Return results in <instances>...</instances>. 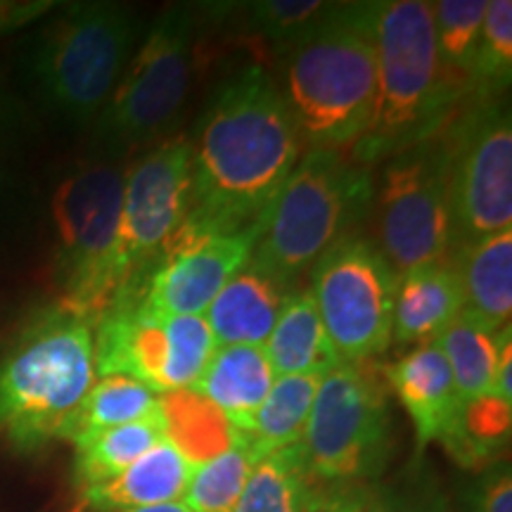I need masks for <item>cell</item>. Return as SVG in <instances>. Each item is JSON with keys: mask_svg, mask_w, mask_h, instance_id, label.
<instances>
[{"mask_svg": "<svg viewBox=\"0 0 512 512\" xmlns=\"http://www.w3.org/2000/svg\"><path fill=\"white\" fill-rule=\"evenodd\" d=\"M190 147L192 204L164 249L259 223L304 155L278 81L261 64L216 83Z\"/></svg>", "mask_w": 512, "mask_h": 512, "instance_id": "6da1fadb", "label": "cell"}, {"mask_svg": "<svg viewBox=\"0 0 512 512\" xmlns=\"http://www.w3.org/2000/svg\"><path fill=\"white\" fill-rule=\"evenodd\" d=\"M377 3H332L309 36L283 57L278 83L302 145L351 150L373 119Z\"/></svg>", "mask_w": 512, "mask_h": 512, "instance_id": "7a4b0ae2", "label": "cell"}, {"mask_svg": "<svg viewBox=\"0 0 512 512\" xmlns=\"http://www.w3.org/2000/svg\"><path fill=\"white\" fill-rule=\"evenodd\" d=\"M375 53L373 119L349 150L366 166L437 136L456 117L467 95V88L453 81L439 64L432 3H377Z\"/></svg>", "mask_w": 512, "mask_h": 512, "instance_id": "3957f363", "label": "cell"}, {"mask_svg": "<svg viewBox=\"0 0 512 512\" xmlns=\"http://www.w3.org/2000/svg\"><path fill=\"white\" fill-rule=\"evenodd\" d=\"M93 335V320L57 304L0 358V430L19 451L64 439L95 382Z\"/></svg>", "mask_w": 512, "mask_h": 512, "instance_id": "277c9868", "label": "cell"}, {"mask_svg": "<svg viewBox=\"0 0 512 512\" xmlns=\"http://www.w3.org/2000/svg\"><path fill=\"white\" fill-rule=\"evenodd\" d=\"M373 195L370 166L349 150L309 147L264 214L252 259L294 287L328 249L356 235Z\"/></svg>", "mask_w": 512, "mask_h": 512, "instance_id": "5b68a950", "label": "cell"}, {"mask_svg": "<svg viewBox=\"0 0 512 512\" xmlns=\"http://www.w3.org/2000/svg\"><path fill=\"white\" fill-rule=\"evenodd\" d=\"M138 36L140 22L126 5H69L31 38V88L67 124H93L131 62Z\"/></svg>", "mask_w": 512, "mask_h": 512, "instance_id": "8992f818", "label": "cell"}, {"mask_svg": "<svg viewBox=\"0 0 512 512\" xmlns=\"http://www.w3.org/2000/svg\"><path fill=\"white\" fill-rule=\"evenodd\" d=\"M197 34L200 10L190 5H171L152 22L95 119L107 157L150 150L169 131L188 98Z\"/></svg>", "mask_w": 512, "mask_h": 512, "instance_id": "52a82bcc", "label": "cell"}, {"mask_svg": "<svg viewBox=\"0 0 512 512\" xmlns=\"http://www.w3.org/2000/svg\"><path fill=\"white\" fill-rule=\"evenodd\" d=\"M126 169L102 157L74 166L53 195L62 309L98 323L117 294L112 273Z\"/></svg>", "mask_w": 512, "mask_h": 512, "instance_id": "ba28073f", "label": "cell"}, {"mask_svg": "<svg viewBox=\"0 0 512 512\" xmlns=\"http://www.w3.org/2000/svg\"><path fill=\"white\" fill-rule=\"evenodd\" d=\"M302 453L316 484H366L382 475L392 456V415L377 366L342 363L320 377Z\"/></svg>", "mask_w": 512, "mask_h": 512, "instance_id": "9c48e42d", "label": "cell"}, {"mask_svg": "<svg viewBox=\"0 0 512 512\" xmlns=\"http://www.w3.org/2000/svg\"><path fill=\"white\" fill-rule=\"evenodd\" d=\"M375 245L406 275L451 249V150L446 126L437 136L382 159L375 181Z\"/></svg>", "mask_w": 512, "mask_h": 512, "instance_id": "30bf717a", "label": "cell"}, {"mask_svg": "<svg viewBox=\"0 0 512 512\" xmlns=\"http://www.w3.org/2000/svg\"><path fill=\"white\" fill-rule=\"evenodd\" d=\"M451 150V249L512 230V126L508 105L475 100L446 124Z\"/></svg>", "mask_w": 512, "mask_h": 512, "instance_id": "8fae6325", "label": "cell"}, {"mask_svg": "<svg viewBox=\"0 0 512 512\" xmlns=\"http://www.w3.org/2000/svg\"><path fill=\"white\" fill-rule=\"evenodd\" d=\"M399 275L373 238L349 235L313 266L311 294L344 363H370L392 344Z\"/></svg>", "mask_w": 512, "mask_h": 512, "instance_id": "7c38bea8", "label": "cell"}, {"mask_svg": "<svg viewBox=\"0 0 512 512\" xmlns=\"http://www.w3.org/2000/svg\"><path fill=\"white\" fill-rule=\"evenodd\" d=\"M95 380L128 377L155 394L188 392L216 351L204 316L147 320L110 304L95 323Z\"/></svg>", "mask_w": 512, "mask_h": 512, "instance_id": "4fadbf2b", "label": "cell"}, {"mask_svg": "<svg viewBox=\"0 0 512 512\" xmlns=\"http://www.w3.org/2000/svg\"><path fill=\"white\" fill-rule=\"evenodd\" d=\"M192 204V147L188 136L166 138L126 166L112 273L121 285L157 259Z\"/></svg>", "mask_w": 512, "mask_h": 512, "instance_id": "5bb4252c", "label": "cell"}, {"mask_svg": "<svg viewBox=\"0 0 512 512\" xmlns=\"http://www.w3.org/2000/svg\"><path fill=\"white\" fill-rule=\"evenodd\" d=\"M261 223L264 219L238 233L159 252L155 261L121 285L110 304L147 320L204 316L216 294L252 259Z\"/></svg>", "mask_w": 512, "mask_h": 512, "instance_id": "9a60e30c", "label": "cell"}, {"mask_svg": "<svg viewBox=\"0 0 512 512\" xmlns=\"http://www.w3.org/2000/svg\"><path fill=\"white\" fill-rule=\"evenodd\" d=\"M292 290L283 278L249 259L204 311L216 347H264Z\"/></svg>", "mask_w": 512, "mask_h": 512, "instance_id": "2e32d148", "label": "cell"}, {"mask_svg": "<svg viewBox=\"0 0 512 512\" xmlns=\"http://www.w3.org/2000/svg\"><path fill=\"white\" fill-rule=\"evenodd\" d=\"M384 380L411 415L418 451L432 441H444L451 434L460 401L453 387L451 368L437 342L418 344L384 368Z\"/></svg>", "mask_w": 512, "mask_h": 512, "instance_id": "e0dca14e", "label": "cell"}, {"mask_svg": "<svg viewBox=\"0 0 512 512\" xmlns=\"http://www.w3.org/2000/svg\"><path fill=\"white\" fill-rule=\"evenodd\" d=\"M273 382L275 373L264 347L233 344V347H216L200 380L188 392L219 408L228 425L247 437L252 432L254 415L266 401Z\"/></svg>", "mask_w": 512, "mask_h": 512, "instance_id": "ac0fdd59", "label": "cell"}, {"mask_svg": "<svg viewBox=\"0 0 512 512\" xmlns=\"http://www.w3.org/2000/svg\"><path fill=\"white\" fill-rule=\"evenodd\" d=\"M463 306V283L448 256L401 275L396 287L392 342H434L463 313Z\"/></svg>", "mask_w": 512, "mask_h": 512, "instance_id": "d6986e66", "label": "cell"}, {"mask_svg": "<svg viewBox=\"0 0 512 512\" xmlns=\"http://www.w3.org/2000/svg\"><path fill=\"white\" fill-rule=\"evenodd\" d=\"M192 470L195 465L166 437L119 477L83 491V501L100 512L176 503L185 496Z\"/></svg>", "mask_w": 512, "mask_h": 512, "instance_id": "ffe728a7", "label": "cell"}, {"mask_svg": "<svg viewBox=\"0 0 512 512\" xmlns=\"http://www.w3.org/2000/svg\"><path fill=\"white\" fill-rule=\"evenodd\" d=\"M264 351L275 377H323L344 363L335 344L330 342L311 290H297V287L285 299Z\"/></svg>", "mask_w": 512, "mask_h": 512, "instance_id": "44dd1931", "label": "cell"}, {"mask_svg": "<svg viewBox=\"0 0 512 512\" xmlns=\"http://www.w3.org/2000/svg\"><path fill=\"white\" fill-rule=\"evenodd\" d=\"M453 259L463 283V313L489 330L510 325L512 316V230L472 242Z\"/></svg>", "mask_w": 512, "mask_h": 512, "instance_id": "7402d4cb", "label": "cell"}, {"mask_svg": "<svg viewBox=\"0 0 512 512\" xmlns=\"http://www.w3.org/2000/svg\"><path fill=\"white\" fill-rule=\"evenodd\" d=\"M162 439H166L162 401H159V411L147 415L143 420L74 439L76 484H79L81 491H86L110 482Z\"/></svg>", "mask_w": 512, "mask_h": 512, "instance_id": "603a6c76", "label": "cell"}, {"mask_svg": "<svg viewBox=\"0 0 512 512\" xmlns=\"http://www.w3.org/2000/svg\"><path fill=\"white\" fill-rule=\"evenodd\" d=\"M510 325L501 330H489L467 318L465 313L453 320L441 335L434 339L441 354L446 356L453 375L458 401L467 403L491 394L496 380L498 356L505 339H510Z\"/></svg>", "mask_w": 512, "mask_h": 512, "instance_id": "cb8c5ba5", "label": "cell"}, {"mask_svg": "<svg viewBox=\"0 0 512 512\" xmlns=\"http://www.w3.org/2000/svg\"><path fill=\"white\" fill-rule=\"evenodd\" d=\"M313 491L302 444L278 448L254 460L235 512H311Z\"/></svg>", "mask_w": 512, "mask_h": 512, "instance_id": "d4e9b609", "label": "cell"}, {"mask_svg": "<svg viewBox=\"0 0 512 512\" xmlns=\"http://www.w3.org/2000/svg\"><path fill=\"white\" fill-rule=\"evenodd\" d=\"M318 384V375L275 377L271 392L254 415L252 432L247 434L256 458L278 448L302 444Z\"/></svg>", "mask_w": 512, "mask_h": 512, "instance_id": "484cf974", "label": "cell"}, {"mask_svg": "<svg viewBox=\"0 0 512 512\" xmlns=\"http://www.w3.org/2000/svg\"><path fill=\"white\" fill-rule=\"evenodd\" d=\"M162 411L166 420V437L174 441L178 451L200 465L204 460L219 456L233 444L235 432L216 406L192 392H176L162 396Z\"/></svg>", "mask_w": 512, "mask_h": 512, "instance_id": "4316f807", "label": "cell"}, {"mask_svg": "<svg viewBox=\"0 0 512 512\" xmlns=\"http://www.w3.org/2000/svg\"><path fill=\"white\" fill-rule=\"evenodd\" d=\"M512 403L486 394L482 399L460 403L456 422L441 441L460 465H494L510 439Z\"/></svg>", "mask_w": 512, "mask_h": 512, "instance_id": "83f0119b", "label": "cell"}, {"mask_svg": "<svg viewBox=\"0 0 512 512\" xmlns=\"http://www.w3.org/2000/svg\"><path fill=\"white\" fill-rule=\"evenodd\" d=\"M155 411H159V396L145 384L128 380V377H100L88 389L79 411L74 413L64 439L74 441L86 434L128 425Z\"/></svg>", "mask_w": 512, "mask_h": 512, "instance_id": "f1b7e54d", "label": "cell"}, {"mask_svg": "<svg viewBox=\"0 0 512 512\" xmlns=\"http://www.w3.org/2000/svg\"><path fill=\"white\" fill-rule=\"evenodd\" d=\"M254 460L252 444L238 432L226 451L195 465L183 505L190 512H235Z\"/></svg>", "mask_w": 512, "mask_h": 512, "instance_id": "f546056e", "label": "cell"}, {"mask_svg": "<svg viewBox=\"0 0 512 512\" xmlns=\"http://www.w3.org/2000/svg\"><path fill=\"white\" fill-rule=\"evenodd\" d=\"M486 15V0H441L432 3L434 46L444 72L470 91L479 36Z\"/></svg>", "mask_w": 512, "mask_h": 512, "instance_id": "4dcf8cb0", "label": "cell"}, {"mask_svg": "<svg viewBox=\"0 0 512 512\" xmlns=\"http://www.w3.org/2000/svg\"><path fill=\"white\" fill-rule=\"evenodd\" d=\"M238 8L242 12V29L283 60L292 48H297L323 22L332 3H318V0H256V3L238 5Z\"/></svg>", "mask_w": 512, "mask_h": 512, "instance_id": "1f68e13d", "label": "cell"}, {"mask_svg": "<svg viewBox=\"0 0 512 512\" xmlns=\"http://www.w3.org/2000/svg\"><path fill=\"white\" fill-rule=\"evenodd\" d=\"M512 76V3L491 0L486 3L482 36L472 64L470 91L475 100H498L508 91Z\"/></svg>", "mask_w": 512, "mask_h": 512, "instance_id": "d6a6232c", "label": "cell"}, {"mask_svg": "<svg viewBox=\"0 0 512 512\" xmlns=\"http://www.w3.org/2000/svg\"><path fill=\"white\" fill-rule=\"evenodd\" d=\"M392 491L373 482L316 484L311 512H392Z\"/></svg>", "mask_w": 512, "mask_h": 512, "instance_id": "836d02e7", "label": "cell"}, {"mask_svg": "<svg viewBox=\"0 0 512 512\" xmlns=\"http://www.w3.org/2000/svg\"><path fill=\"white\" fill-rule=\"evenodd\" d=\"M472 512H512V475L508 463L486 467L472 494Z\"/></svg>", "mask_w": 512, "mask_h": 512, "instance_id": "e575fe53", "label": "cell"}, {"mask_svg": "<svg viewBox=\"0 0 512 512\" xmlns=\"http://www.w3.org/2000/svg\"><path fill=\"white\" fill-rule=\"evenodd\" d=\"M389 496H392V512H451L446 496L430 484H418Z\"/></svg>", "mask_w": 512, "mask_h": 512, "instance_id": "d590c367", "label": "cell"}, {"mask_svg": "<svg viewBox=\"0 0 512 512\" xmlns=\"http://www.w3.org/2000/svg\"><path fill=\"white\" fill-rule=\"evenodd\" d=\"M50 8L53 3H3L0 5V31L22 27Z\"/></svg>", "mask_w": 512, "mask_h": 512, "instance_id": "8d00e7d4", "label": "cell"}, {"mask_svg": "<svg viewBox=\"0 0 512 512\" xmlns=\"http://www.w3.org/2000/svg\"><path fill=\"white\" fill-rule=\"evenodd\" d=\"M491 394L498 399L512 403V337L505 339L501 347V356H498V368H496V380Z\"/></svg>", "mask_w": 512, "mask_h": 512, "instance_id": "74e56055", "label": "cell"}, {"mask_svg": "<svg viewBox=\"0 0 512 512\" xmlns=\"http://www.w3.org/2000/svg\"><path fill=\"white\" fill-rule=\"evenodd\" d=\"M17 126H19L17 102L12 100L8 86H5L3 76H0V140L10 136Z\"/></svg>", "mask_w": 512, "mask_h": 512, "instance_id": "f35d334b", "label": "cell"}, {"mask_svg": "<svg viewBox=\"0 0 512 512\" xmlns=\"http://www.w3.org/2000/svg\"><path fill=\"white\" fill-rule=\"evenodd\" d=\"M12 202H15V185H12L5 166L0 164V223L8 219Z\"/></svg>", "mask_w": 512, "mask_h": 512, "instance_id": "ab89813d", "label": "cell"}, {"mask_svg": "<svg viewBox=\"0 0 512 512\" xmlns=\"http://www.w3.org/2000/svg\"><path fill=\"white\" fill-rule=\"evenodd\" d=\"M112 512H190L181 501L176 503H162V505H147V508H133V510H112Z\"/></svg>", "mask_w": 512, "mask_h": 512, "instance_id": "60d3db41", "label": "cell"}]
</instances>
